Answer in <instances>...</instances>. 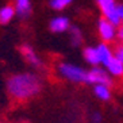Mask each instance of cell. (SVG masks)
<instances>
[{"label":"cell","instance_id":"52a82bcc","mask_svg":"<svg viewBox=\"0 0 123 123\" xmlns=\"http://www.w3.org/2000/svg\"><path fill=\"white\" fill-rule=\"evenodd\" d=\"M49 29L53 33H64L68 29H70V23L66 16H55L50 20L49 23Z\"/></svg>","mask_w":123,"mask_h":123},{"label":"cell","instance_id":"5b68a950","mask_svg":"<svg viewBox=\"0 0 123 123\" xmlns=\"http://www.w3.org/2000/svg\"><path fill=\"white\" fill-rule=\"evenodd\" d=\"M98 30H99V35L104 42H111L114 38L116 37V30L115 26L107 20V19L101 18L98 23Z\"/></svg>","mask_w":123,"mask_h":123},{"label":"cell","instance_id":"2e32d148","mask_svg":"<svg viewBox=\"0 0 123 123\" xmlns=\"http://www.w3.org/2000/svg\"><path fill=\"white\" fill-rule=\"evenodd\" d=\"M114 58H116L120 64H123V45L118 46L114 51Z\"/></svg>","mask_w":123,"mask_h":123},{"label":"cell","instance_id":"e0dca14e","mask_svg":"<svg viewBox=\"0 0 123 123\" xmlns=\"http://www.w3.org/2000/svg\"><path fill=\"white\" fill-rule=\"evenodd\" d=\"M91 120H92V123H101V115L99 112H95L91 116Z\"/></svg>","mask_w":123,"mask_h":123},{"label":"cell","instance_id":"7a4b0ae2","mask_svg":"<svg viewBox=\"0 0 123 123\" xmlns=\"http://www.w3.org/2000/svg\"><path fill=\"white\" fill-rule=\"evenodd\" d=\"M58 74L62 79L72 83H87V70L70 62H61L57 68Z\"/></svg>","mask_w":123,"mask_h":123},{"label":"cell","instance_id":"ba28073f","mask_svg":"<svg viewBox=\"0 0 123 123\" xmlns=\"http://www.w3.org/2000/svg\"><path fill=\"white\" fill-rule=\"evenodd\" d=\"M98 53H99V60H100V64H103L104 66L108 65V62L114 58V54H112V50L108 47V45L105 43H100L98 47Z\"/></svg>","mask_w":123,"mask_h":123},{"label":"cell","instance_id":"d6986e66","mask_svg":"<svg viewBox=\"0 0 123 123\" xmlns=\"http://www.w3.org/2000/svg\"><path fill=\"white\" fill-rule=\"evenodd\" d=\"M118 35H119V38H120V41L123 42V27H120V30L118 31Z\"/></svg>","mask_w":123,"mask_h":123},{"label":"cell","instance_id":"6da1fadb","mask_svg":"<svg viewBox=\"0 0 123 123\" xmlns=\"http://www.w3.org/2000/svg\"><path fill=\"white\" fill-rule=\"evenodd\" d=\"M42 80L33 72H22L12 74L7 80V92L12 99L26 101L41 92Z\"/></svg>","mask_w":123,"mask_h":123},{"label":"cell","instance_id":"7c38bea8","mask_svg":"<svg viewBox=\"0 0 123 123\" xmlns=\"http://www.w3.org/2000/svg\"><path fill=\"white\" fill-rule=\"evenodd\" d=\"M15 15V8L12 6H4L0 8V23L1 25H7L11 22V19Z\"/></svg>","mask_w":123,"mask_h":123},{"label":"cell","instance_id":"4fadbf2b","mask_svg":"<svg viewBox=\"0 0 123 123\" xmlns=\"http://www.w3.org/2000/svg\"><path fill=\"white\" fill-rule=\"evenodd\" d=\"M93 92L96 95V98L100 99V100H110L111 98V91L110 87H105V85H95L93 87Z\"/></svg>","mask_w":123,"mask_h":123},{"label":"cell","instance_id":"5bb4252c","mask_svg":"<svg viewBox=\"0 0 123 123\" xmlns=\"http://www.w3.org/2000/svg\"><path fill=\"white\" fill-rule=\"evenodd\" d=\"M70 41L73 46H79L81 43V31L77 27H70Z\"/></svg>","mask_w":123,"mask_h":123},{"label":"cell","instance_id":"ac0fdd59","mask_svg":"<svg viewBox=\"0 0 123 123\" xmlns=\"http://www.w3.org/2000/svg\"><path fill=\"white\" fill-rule=\"evenodd\" d=\"M118 12H119L120 22H123V6H118Z\"/></svg>","mask_w":123,"mask_h":123},{"label":"cell","instance_id":"8fae6325","mask_svg":"<svg viewBox=\"0 0 123 123\" xmlns=\"http://www.w3.org/2000/svg\"><path fill=\"white\" fill-rule=\"evenodd\" d=\"M105 68H107V72H108L110 76H111V74L115 76V77H122L123 76V64H120L116 58H112Z\"/></svg>","mask_w":123,"mask_h":123},{"label":"cell","instance_id":"30bf717a","mask_svg":"<svg viewBox=\"0 0 123 123\" xmlns=\"http://www.w3.org/2000/svg\"><path fill=\"white\" fill-rule=\"evenodd\" d=\"M15 14H18L20 18H26L30 14L31 4L30 0H15Z\"/></svg>","mask_w":123,"mask_h":123},{"label":"cell","instance_id":"3957f363","mask_svg":"<svg viewBox=\"0 0 123 123\" xmlns=\"http://www.w3.org/2000/svg\"><path fill=\"white\" fill-rule=\"evenodd\" d=\"M98 4L103 12L104 19H107L111 25L116 27L122 23L119 18V12H118V6L115 4L114 0H98Z\"/></svg>","mask_w":123,"mask_h":123},{"label":"cell","instance_id":"9c48e42d","mask_svg":"<svg viewBox=\"0 0 123 123\" xmlns=\"http://www.w3.org/2000/svg\"><path fill=\"white\" fill-rule=\"evenodd\" d=\"M84 58L88 64H91L92 66H98L100 64V60H99V53H98V49L96 47H85L84 49Z\"/></svg>","mask_w":123,"mask_h":123},{"label":"cell","instance_id":"9a60e30c","mask_svg":"<svg viewBox=\"0 0 123 123\" xmlns=\"http://www.w3.org/2000/svg\"><path fill=\"white\" fill-rule=\"evenodd\" d=\"M73 0H50V7L53 10H62V8H65L68 4H70Z\"/></svg>","mask_w":123,"mask_h":123},{"label":"cell","instance_id":"277c9868","mask_svg":"<svg viewBox=\"0 0 123 123\" xmlns=\"http://www.w3.org/2000/svg\"><path fill=\"white\" fill-rule=\"evenodd\" d=\"M87 84L110 87L112 84V79L105 69L99 68V66H93L89 72H87Z\"/></svg>","mask_w":123,"mask_h":123},{"label":"cell","instance_id":"8992f818","mask_svg":"<svg viewBox=\"0 0 123 123\" xmlns=\"http://www.w3.org/2000/svg\"><path fill=\"white\" fill-rule=\"evenodd\" d=\"M22 54H23V57H25V60L29 62L31 66H34V68H41V66H42V60L39 58V55L37 54L35 50H34L30 45L22 46Z\"/></svg>","mask_w":123,"mask_h":123}]
</instances>
